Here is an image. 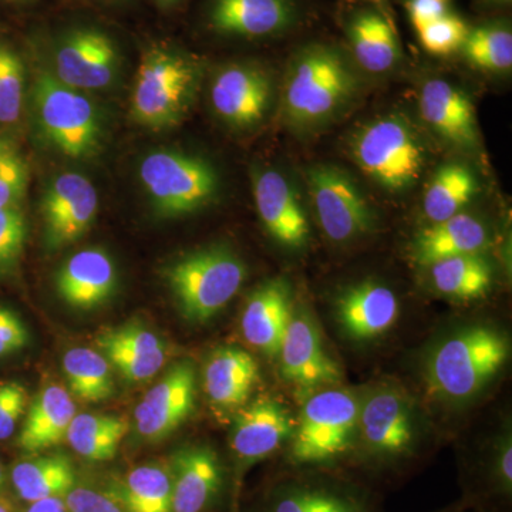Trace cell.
I'll return each mask as SVG.
<instances>
[{"instance_id":"obj_44","label":"cell","mask_w":512,"mask_h":512,"mask_svg":"<svg viewBox=\"0 0 512 512\" xmlns=\"http://www.w3.org/2000/svg\"><path fill=\"white\" fill-rule=\"evenodd\" d=\"M64 503L69 512H126L113 497L90 488H73Z\"/></svg>"},{"instance_id":"obj_45","label":"cell","mask_w":512,"mask_h":512,"mask_svg":"<svg viewBox=\"0 0 512 512\" xmlns=\"http://www.w3.org/2000/svg\"><path fill=\"white\" fill-rule=\"evenodd\" d=\"M451 0H407V13L414 29L443 18L450 13Z\"/></svg>"},{"instance_id":"obj_12","label":"cell","mask_w":512,"mask_h":512,"mask_svg":"<svg viewBox=\"0 0 512 512\" xmlns=\"http://www.w3.org/2000/svg\"><path fill=\"white\" fill-rule=\"evenodd\" d=\"M197 375L190 360H181L146 393L134 410L137 433L161 441L174 433L194 412Z\"/></svg>"},{"instance_id":"obj_25","label":"cell","mask_w":512,"mask_h":512,"mask_svg":"<svg viewBox=\"0 0 512 512\" xmlns=\"http://www.w3.org/2000/svg\"><path fill=\"white\" fill-rule=\"evenodd\" d=\"M258 379L254 357L239 348L217 349L205 363V393L221 409H235L247 403Z\"/></svg>"},{"instance_id":"obj_23","label":"cell","mask_w":512,"mask_h":512,"mask_svg":"<svg viewBox=\"0 0 512 512\" xmlns=\"http://www.w3.org/2000/svg\"><path fill=\"white\" fill-rule=\"evenodd\" d=\"M423 120L454 146L474 148L478 143L476 110L467 94L444 80L424 84L420 92Z\"/></svg>"},{"instance_id":"obj_52","label":"cell","mask_w":512,"mask_h":512,"mask_svg":"<svg viewBox=\"0 0 512 512\" xmlns=\"http://www.w3.org/2000/svg\"><path fill=\"white\" fill-rule=\"evenodd\" d=\"M3 483V473H2V464H0V487H2Z\"/></svg>"},{"instance_id":"obj_4","label":"cell","mask_w":512,"mask_h":512,"mask_svg":"<svg viewBox=\"0 0 512 512\" xmlns=\"http://www.w3.org/2000/svg\"><path fill=\"white\" fill-rule=\"evenodd\" d=\"M164 276L181 315L204 323L234 299L247 278V266L231 249L218 245L175 259Z\"/></svg>"},{"instance_id":"obj_42","label":"cell","mask_w":512,"mask_h":512,"mask_svg":"<svg viewBox=\"0 0 512 512\" xmlns=\"http://www.w3.org/2000/svg\"><path fill=\"white\" fill-rule=\"evenodd\" d=\"M28 390L18 382L0 383V440L15 433L20 419L28 410Z\"/></svg>"},{"instance_id":"obj_13","label":"cell","mask_w":512,"mask_h":512,"mask_svg":"<svg viewBox=\"0 0 512 512\" xmlns=\"http://www.w3.org/2000/svg\"><path fill=\"white\" fill-rule=\"evenodd\" d=\"M299 19L296 0H210L207 25L229 39L262 40L285 35Z\"/></svg>"},{"instance_id":"obj_3","label":"cell","mask_w":512,"mask_h":512,"mask_svg":"<svg viewBox=\"0 0 512 512\" xmlns=\"http://www.w3.org/2000/svg\"><path fill=\"white\" fill-rule=\"evenodd\" d=\"M508 343L488 326H471L444 340L427 362V380L437 396L463 402L490 382L508 359Z\"/></svg>"},{"instance_id":"obj_36","label":"cell","mask_w":512,"mask_h":512,"mask_svg":"<svg viewBox=\"0 0 512 512\" xmlns=\"http://www.w3.org/2000/svg\"><path fill=\"white\" fill-rule=\"evenodd\" d=\"M25 69L20 57L0 45V123L13 124L22 113Z\"/></svg>"},{"instance_id":"obj_9","label":"cell","mask_w":512,"mask_h":512,"mask_svg":"<svg viewBox=\"0 0 512 512\" xmlns=\"http://www.w3.org/2000/svg\"><path fill=\"white\" fill-rule=\"evenodd\" d=\"M316 217L333 242L352 241L375 225V215L355 180L332 165H316L306 174Z\"/></svg>"},{"instance_id":"obj_35","label":"cell","mask_w":512,"mask_h":512,"mask_svg":"<svg viewBox=\"0 0 512 512\" xmlns=\"http://www.w3.org/2000/svg\"><path fill=\"white\" fill-rule=\"evenodd\" d=\"M461 52L471 66L485 72H507L512 66L511 29L488 23L468 30Z\"/></svg>"},{"instance_id":"obj_33","label":"cell","mask_w":512,"mask_h":512,"mask_svg":"<svg viewBox=\"0 0 512 512\" xmlns=\"http://www.w3.org/2000/svg\"><path fill=\"white\" fill-rule=\"evenodd\" d=\"M266 512H370L365 501L342 488L295 483L278 488Z\"/></svg>"},{"instance_id":"obj_37","label":"cell","mask_w":512,"mask_h":512,"mask_svg":"<svg viewBox=\"0 0 512 512\" xmlns=\"http://www.w3.org/2000/svg\"><path fill=\"white\" fill-rule=\"evenodd\" d=\"M29 184V168L18 148L0 140V208H18Z\"/></svg>"},{"instance_id":"obj_21","label":"cell","mask_w":512,"mask_h":512,"mask_svg":"<svg viewBox=\"0 0 512 512\" xmlns=\"http://www.w3.org/2000/svg\"><path fill=\"white\" fill-rule=\"evenodd\" d=\"M293 430L295 423L284 406L274 400H259L235 417L231 448L242 463H256L291 439Z\"/></svg>"},{"instance_id":"obj_38","label":"cell","mask_w":512,"mask_h":512,"mask_svg":"<svg viewBox=\"0 0 512 512\" xmlns=\"http://www.w3.org/2000/svg\"><path fill=\"white\" fill-rule=\"evenodd\" d=\"M467 23L453 13L427 23L417 29V35L423 49L434 56H450L458 52L466 42L468 35Z\"/></svg>"},{"instance_id":"obj_43","label":"cell","mask_w":512,"mask_h":512,"mask_svg":"<svg viewBox=\"0 0 512 512\" xmlns=\"http://www.w3.org/2000/svg\"><path fill=\"white\" fill-rule=\"evenodd\" d=\"M29 343V332L18 313L0 306V357L12 355Z\"/></svg>"},{"instance_id":"obj_29","label":"cell","mask_w":512,"mask_h":512,"mask_svg":"<svg viewBox=\"0 0 512 512\" xmlns=\"http://www.w3.org/2000/svg\"><path fill=\"white\" fill-rule=\"evenodd\" d=\"M126 512H173L168 464L138 466L110 494Z\"/></svg>"},{"instance_id":"obj_24","label":"cell","mask_w":512,"mask_h":512,"mask_svg":"<svg viewBox=\"0 0 512 512\" xmlns=\"http://www.w3.org/2000/svg\"><path fill=\"white\" fill-rule=\"evenodd\" d=\"M74 416L76 404L69 392L59 384H49L29 406L18 447L35 454L59 446L66 440Z\"/></svg>"},{"instance_id":"obj_6","label":"cell","mask_w":512,"mask_h":512,"mask_svg":"<svg viewBox=\"0 0 512 512\" xmlns=\"http://www.w3.org/2000/svg\"><path fill=\"white\" fill-rule=\"evenodd\" d=\"M138 174L153 210L163 218L200 211L214 200L220 187L211 163L183 151H151L141 161Z\"/></svg>"},{"instance_id":"obj_51","label":"cell","mask_w":512,"mask_h":512,"mask_svg":"<svg viewBox=\"0 0 512 512\" xmlns=\"http://www.w3.org/2000/svg\"><path fill=\"white\" fill-rule=\"evenodd\" d=\"M6 2H9V3H25V2H29V0H6Z\"/></svg>"},{"instance_id":"obj_11","label":"cell","mask_w":512,"mask_h":512,"mask_svg":"<svg viewBox=\"0 0 512 512\" xmlns=\"http://www.w3.org/2000/svg\"><path fill=\"white\" fill-rule=\"evenodd\" d=\"M99 212V194L82 174L56 175L42 200L47 251L69 247L89 231Z\"/></svg>"},{"instance_id":"obj_22","label":"cell","mask_w":512,"mask_h":512,"mask_svg":"<svg viewBox=\"0 0 512 512\" xmlns=\"http://www.w3.org/2000/svg\"><path fill=\"white\" fill-rule=\"evenodd\" d=\"M168 470L173 512H202L220 493L222 468L210 447L190 446L175 451Z\"/></svg>"},{"instance_id":"obj_49","label":"cell","mask_w":512,"mask_h":512,"mask_svg":"<svg viewBox=\"0 0 512 512\" xmlns=\"http://www.w3.org/2000/svg\"><path fill=\"white\" fill-rule=\"evenodd\" d=\"M0 512H12V508H10L8 501L0 500Z\"/></svg>"},{"instance_id":"obj_46","label":"cell","mask_w":512,"mask_h":512,"mask_svg":"<svg viewBox=\"0 0 512 512\" xmlns=\"http://www.w3.org/2000/svg\"><path fill=\"white\" fill-rule=\"evenodd\" d=\"M26 512H69L67 511L64 498H46V500L36 501L30 505Z\"/></svg>"},{"instance_id":"obj_31","label":"cell","mask_w":512,"mask_h":512,"mask_svg":"<svg viewBox=\"0 0 512 512\" xmlns=\"http://www.w3.org/2000/svg\"><path fill=\"white\" fill-rule=\"evenodd\" d=\"M434 288L460 301L484 298L493 285V271L480 254L453 256L430 265Z\"/></svg>"},{"instance_id":"obj_17","label":"cell","mask_w":512,"mask_h":512,"mask_svg":"<svg viewBox=\"0 0 512 512\" xmlns=\"http://www.w3.org/2000/svg\"><path fill=\"white\" fill-rule=\"evenodd\" d=\"M363 441L373 454L397 457L413 443V417L409 404L396 389H380L360 406L359 420Z\"/></svg>"},{"instance_id":"obj_47","label":"cell","mask_w":512,"mask_h":512,"mask_svg":"<svg viewBox=\"0 0 512 512\" xmlns=\"http://www.w3.org/2000/svg\"><path fill=\"white\" fill-rule=\"evenodd\" d=\"M161 9H174L180 5L183 0H154Z\"/></svg>"},{"instance_id":"obj_30","label":"cell","mask_w":512,"mask_h":512,"mask_svg":"<svg viewBox=\"0 0 512 512\" xmlns=\"http://www.w3.org/2000/svg\"><path fill=\"white\" fill-rule=\"evenodd\" d=\"M477 191V178L470 168L463 164L443 165L424 192V215L431 224L446 221L463 212Z\"/></svg>"},{"instance_id":"obj_34","label":"cell","mask_w":512,"mask_h":512,"mask_svg":"<svg viewBox=\"0 0 512 512\" xmlns=\"http://www.w3.org/2000/svg\"><path fill=\"white\" fill-rule=\"evenodd\" d=\"M63 372L70 392L83 402H106L113 396L114 383L109 360L97 350H67L63 357Z\"/></svg>"},{"instance_id":"obj_2","label":"cell","mask_w":512,"mask_h":512,"mask_svg":"<svg viewBox=\"0 0 512 512\" xmlns=\"http://www.w3.org/2000/svg\"><path fill=\"white\" fill-rule=\"evenodd\" d=\"M200 66L174 47L153 45L138 64L131 116L140 126L165 130L177 126L190 110Z\"/></svg>"},{"instance_id":"obj_1","label":"cell","mask_w":512,"mask_h":512,"mask_svg":"<svg viewBox=\"0 0 512 512\" xmlns=\"http://www.w3.org/2000/svg\"><path fill=\"white\" fill-rule=\"evenodd\" d=\"M357 92L355 73L335 47L313 43L293 57L284 87L285 116L296 126L332 117Z\"/></svg>"},{"instance_id":"obj_41","label":"cell","mask_w":512,"mask_h":512,"mask_svg":"<svg viewBox=\"0 0 512 512\" xmlns=\"http://www.w3.org/2000/svg\"><path fill=\"white\" fill-rule=\"evenodd\" d=\"M100 352L109 360L110 365L116 367L121 377L131 383L146 382L156 376L167 363V352L151 355L120 349H103Z\"/></svg>"},{"instance_id":"obj_14","label":"cell","mask_w":512,"mask_h":512,"mask_svg":"<svg viewBox=\"0 0 512 512\" xmlns=\"http://www.w3.org/2000/svg\"><path fill=\"white\" fill-rule=\"evenodd\" d=\"M271 99V79L265 70L254 64H231L212 82V107L232 127L245 128L261 123Z\"/></svg>"},{"instance_id":"obj_16","label":"cell","mask_w":512,"mask_h":512,"mask_svg":"<svg viewBox=\"0 0 512 512\" xmlns=\"http://www.w3.org/2000/svg\"><path fill=\"white\" fill-rule=\"evenodd\" d=\"M335 312L340 328L349 339L372 342L396 325L400 303L389 286L369 279L340 293Z\"/></svg>"},{"instance_id":"obj_32","label":"cell","mask_w":512,"mask_h":512,"mask_svg":"<svg viewBox=\"0 0 512 512\" xmlns=\"http://www.w3.org/2000/svg\"><path fill=\"white\" fill-rule=\"evenodd\" d=\"M127 431L128 423L124 417L76 414L67 430L66 440L87 460L109 461L116 456Z\"/></svg>"},{"instance_id":"obj_40","label":"cell","mask_w":512,"mask_h":512,"mask_svg":"<svg viewBox=\"0 0 512 512\" xmlns=\"http://www.w3.org/2000/svg\"><path fill=\"white\" fill-rule=\"evenodd\" d=\"M28 237L25 215L18 208H0V275L18 264Z\"/></svg>"},{"instance_id":"obj_7","label":"cell","mask_w":512,"mask_h":512,"mask_svg":"<svg viewBox=\"0 0 512 512\" xmlns=\"http://www.w3.org/2000/svg\"><path fill=\"white\" fill-rule=\"evenodd\" d=\"M352 153L360 170L389 191L412 187L423 171V147L412 126L399 116L363 127L353 138Z\"/></svg>"},{"instance_id":"obj_10","label":"cell","mask_w":512,"mask_h":512,"mask_svg":"<svg viewBox=\"0 0 512 512\" xmlns=\"http://www.w3.org/2000/svg\"><path fill=\"white\" fill-rule=\"evenodd\" d=\"M55 76L76 90L106 89L120 69L117 43L96 26H73L57 37L53 49Z\"/></svg>"},{"instance_id":"obj_28","label":"cell","mask_w":512,"mask_h":512,"mask_svg":"<svg viewBox=\"0 0 512 512\" xmlns=\"http://www.w3.org/2000/svg\"><path fill=\"white\" fill-rule=\"evenodd\" d=\"M12 483L19 497L29 503L64 498L76 484V471L64 454L29 458L13 467Z\"/></svg>"},{"instance_id":"obj_50","label":"cell","mask_w":512,"mask_h":512,"mask_svg":"<svg viewBox=\"0 0 512 512\" xmlns=\"http://www.w3.org/2000/svg\"><path fill=\"white\" fill-rule=\"evenodd\" d=\"M488 2L493 3V5L507 6L510 5L511 0H488Z\"/></svg>"},{"instance_id":"obj_19","label":"cell","mask_w":512,"mask_h":512,"mask_svg":"<svg viewBox=\"0 0 512 512\" xmlns=\"http://www.w3.org/2000/svg\"><path fill=\"white\" fill-rule=\"evenodd\" d=\"M256 210L266 231L286 248H303L309 239V222L295 188L284 175L266 170L254 178Z\"/></svg>"},{"instance_id":"obj_15","label":"cell","mask_w":512,"mask_h":512,"mask_svg":"<svg viewBox=\"0 0 512 512\" xmlns=\"http://www.w3.org/2000/svg\"><path fill=\"white\" fill-rule=\"evenodd\" d=\"M282 375L302 390L339 383L342 372L338 362L323 348L315 323L306 313H293L278 355Z\"/></svg>"},{"instance_id":"obj_48","label":"cell","mask_w":512,"mask_h":512,"mask_svg":"<svg viewBox=\"0 0 512 512\" xmlns=\"http://www.w3.org/2000/svg\"><path fill=\"white\" fill-rule=\"evenodd\" d=\"M365 2L372 3V5L375 6L376 9L382 10V12H384L382 8L384 5H386L387 0H365Z\"/></svg>"},{"instance_id":"obj_27","label":"cell","mask_w":512,"mask_h":512,"mask_svg":"<svg viewBox=\"0 0 512 512\" xmlns=\"http://www.w3.org/2000/svg\"><path fill=\"white\" fill-rule=\"evenodd\" d=\"M350 49L370 73H384L400 59V43L392 20L379 9L356 13L348 26Z\"/></svg>"},{"instance_id":"obj_5","label":"cell","mask_w":512,"mask_h":512,"mask_svg":"<svg viewBox=\"0 0 512 512\" xmlns=\"http://www.w3.org/2000/svg\"><path fill=\"white\" fill-rule=\"evenodd\" d=\"M37 124L50 146L73 160L96 156L104 140L99 107L80 90L42 72L33 86Z\"/></svg>"},{"instance_id":"obj_8","label":"cell","mask_w":512,"mask_h":512,"mask_svg":"<svg viewBox=\"0 0 512 512\" xmlns=\"http://www.w3.org/2000/svg\"><path fill=\"white\" fill-rule=\"evenodd\" d=\"M360 404L348 390H319L305 404L293 430L292 458L299 464L335 460L348 450Z\"/></svg>"},{"instance_id":"obj_26","label":"cell","mask_w":512,"mask_h":512,"mask_svg":"<svg viewBox=\"0 0 512 512\" xmlns=\"http://www.w3.org/2000/svg\"><path fill=\"white\" fill-rule=\"evenodd\" d=\"M488 244L483 222L466 212L424 228L414 241V259L420 265H433L458 255L480 254Z\"/></svg>"},{"instance_id":"obj_20","label":"cell","mask_w":512,"mask_h":512,"mask_svg":"<svg viewBox=\"0 0 512 512\" xmlns=\"http://www.w3.org/2000/svg\"><path fill=\"white\" fill-rule=\"evenodd\" d=\"M292 316L291 285L285 279H271L249 295L242 312V335L249 345L275 359Z\"/></svg>"},{"instance_id":"obj_18","label":"cell","mask_w":512,"mask_h":512,"mask_svg":"<svg viewBox=\"0 0 512 512\" xmlns=\"http://www.w3.org/2000/svg\"><path fill=\"white\" fill-rule=\"evenodd\" d=\"M119 272L109 252L83 249L70 256L56 275V291L70 308L92 311L116 292Z\"/></svg>"},{"instance_id":"obj_39","label":"cell","mask_w":512,"mask_h":512,"mask_svg":"<svg viewBox=\"0 0 512 512\" xmlns=\"http://www.w3.org/2000/svg\"><path fill=\"white\" fill-rule=\"evenodd\" d=\"M96 343L100 350L120 349L143 355L167 352L164 340L141 323H126L117 328L103 330L97 336Z\"/></svg>"}]
</instances>
